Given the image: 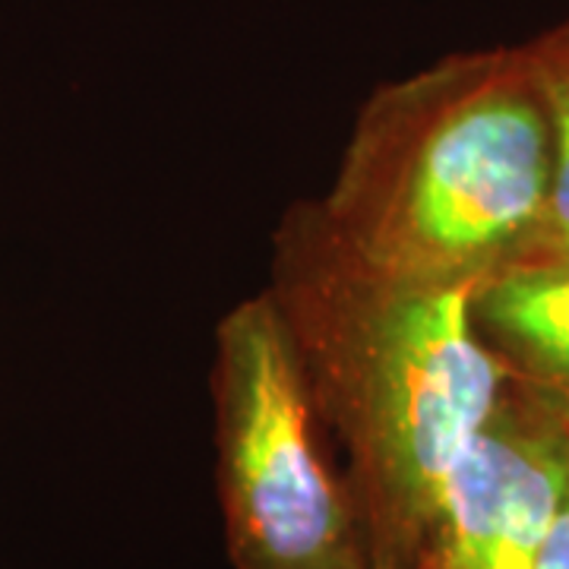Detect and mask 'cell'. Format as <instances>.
<instances>
[{"instance_id":"cell-1","label":"cell","mask_w":569,"mask_h":569,"mask_svg":"<svg viewBox=\"0 0 569 569\" xmlns=\"http://www.w3.org/2000/svg\"><path fill=\"white\" fill-rule=\"evenodd\" d=\"M269 295L282 310L373 569H415L449 475L509 387L471 317V284L399 282L348 260L313 203L284 212Z\"/></svg>"},{"instance_id":"cell-2","label":"cell","mask_w":569,"mask_h":569,"mask_svg":"<svg viewBox=\"0 0 569 569\" xmlns=\"http://www.w3.org/2000/svg\"><path fill=\"white\" fill-rule=\"evenodd\" d=\"M550 174L553 127L522 44L380 86L329 193L310 203L329 241L370 272L475 288L529 253Z\"/></svg>"},{"instance_id":"cell-3","label":"cell","mask_w":569,"mask_h":569,"mask_svg":"<svg viewBox=\"0 0 569 569\" xmlns=\"http://www.w3.org/2000/svg\"><path fill=\"white\" fill-rule=\"evenodd\" d=\"M216 481L234 569H373L346 471L276 298L234 305L212 358Z\"/></svg>"},{"instance_id":"cell-4","label":"cell","mask_w":569,"mask_h":569,"mask_svg":"<svg viewBox=\"0 0 569 569\" xmlns=\"http://www.w3.org/2000/svg\"><path fill=\"white\" fill-rule=\"evenodd\" d=\"M569 500V418L516 377L449 475L415 569H538Z\"/></svg>"},{"instance_id":"cell-5","label":"cell","mask_w":569,"mask_h":569,"mask_svg":"<svg viewBox=\"0 0 569 569\" xmlns=\"http://www.w3.org/2000/svg\"><path fill=\"white\" fill-rule=\"evenodd\" d=\"M471 317L509 377L569 418V260L512 263L471 291Z\"/></svg>"},{"instance_id":"cell-6","label":"cell","mask_w":569,"mask_h":569,"mask_svg":"<svg viewBox=\"0 0 569 569\" xmlns=\"http://www.w3.org/2000/svg\"><path fill=\"white\" fill-rule=\"evenodd\" d=\"M553 127V174L538 238L522 260H569V22L526 44ZM519 260V263H522Z\"/></svg>"},{"instance_id":"cell-7","label":"cell","mask_w":569,"mask_h":569,"mask_svg":"<svg viewBox=\"0 0 569 569\" xmlns=\"http://www.w3.org/2000/svg\"><path fill=\"white\" fill-rule=\"evenodd\" d=\"M538 569H569V500L553 531H550L545 553L538 560Z\"/></svg>"}]
</instances>
